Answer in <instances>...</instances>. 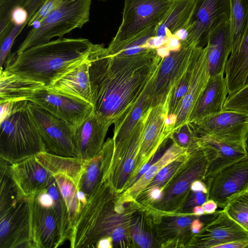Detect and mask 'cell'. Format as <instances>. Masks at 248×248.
Returning <instances> with one entry per match:
<instances>
[{
    "label": "cell",
    "mask_w": 248,
    "mask_h": 248,
    "mask_svg": "<svg viewBox=\"0 0 248 248\" xmlns=\"http://www.w3.org/2000/svg\"><path fill=\"white\" fill-rule=\"evenodd\" d=\"M0 158L13 164L48 151L26 100L14 101L0 118Z\"/></svg>",
    "instance_id": "3"
},
{
    "label": "cell",
    "mask_w": 248,
    "mask_h": 248,
    "mask_svg": "<svg viewBox=\"0 0 248 248\" xmlns=\"http://www.w3.org/2000/svg\"><path fill=\"white\" fill-rule=\"evenodd\" d=\"M93 45L86 38H59L12 53L5 69L48 87L85 59Z\"/></svg>",
    "instance_id": "2"
},
{
    "label": "cell",
    "mask_w": 248,
    "mask_h": 248,
    "mask_svg": "<svg viewBox=\"0 0 248 248\" xmlns=\"http://www.w3.org/2000/svg\"><path fill=\"white\" fill-rule=\"evenodd\" d=\"M28 108L47 151L61 156H78L74 142V127L29 101Z\"/></svg>",
    "instance_id": "10"
},
{
    "label": "cell",
    "mask_w": 248,
    "mask_h": 248,
    "mask_svg": "<svg viewBox=\"0 0 248 248\" xmlns=\"http://www.w3.org/2000/svg\"><path fill=\"white\" fill-rule=\"evenodd\" d=\"M0 248H32L27 197L0 212Z\"/></svg>",
    "instance_id": "16"
},
{
    "label": "cell",
    "mask_w": 248,
    "mask_h": 248,
    "mask_svg": "<svg viewBox=\"0 0 248 248\" xmlns=\"http://www.w3.org/2000/svg\"><path fill=\"white\" fill-rule=\"evenodd\" d=\"M225 213L248 232V190L241 193L223 208Z\"/></svg>",
    "instance_id": "41"
},
{
    "label": "cell",
    "mask_w": 248,
    "mask_h": 248,
    "mask_svg": "<svg viewBox=\"0 0 248 248\" xmlns=\"http://www.w3.org/2000/svg\"><path fill=\"white\" fill-rule=\"evenodd\" d=\"M207 166L205 155L199 147L191 152L186 165L164 189L161 199L146 207L161 213L178 212L191 193L192 183L204 181Z\"/></svg>",
    "instance_id": "5"
},
{
    "label": "cell",
    "mask_w": 248,
    "mask_h": 248,
    "mask_svg": "<svg viewBox=\"0 0 248 248\" xmlns=\"http://www.w3.org/2000/svg\"><path fill=\"white\" fill-rule=\"evenodd\" d=\"M190 190L193 192H202L208 194V187L206 183L202 180H196L194 181L190 186Z\"/></svg>",
    "instance_id": "46"
},
{
    "label": "cell",
    "mask_w": 248,
    "mask_h": 248,
    "mask_svg": "<svg viewBox=\"0 0 248 248\" xmlns=\"http://www.w3.org/2000/svg\"><path fill=\"white\" fill-rule=\"evenodd\" d=\"M171 95L170 90L165 100L151 108L144 125L135 169L125 189L142 167L150 160L164 142L172 136V134L166 131L165 126Z\"/></svg>",
    "instance_id": "17"
},
{
    "label": "cell",
    "mask_w": 248,
    "mask_h": 248,
    "mask_svg": "<svg viewBox=\"0 0 248 248\" xmlns=\"http://www.w3.org/2000/svg\"><path fill=\"white\" fill-rule=\"evenodd\" d=\"M196 46H182L164 58L157 71L145 89L152 107L165 100L170 91L187 68Z\"/></svg>",
    "instance_id": "11"
},
{
    "label": "cell",
    "mask_w": 248,
    "mask_h": 248,
    "mask_svg": "<svg viewBox=\"0 0 248 248\" xmlns=\"http://www.w3.org/2000/svg\"><path fill=\"white\" fill-rule=\"evenodd\" d=\"M98 0L102 1H106L107 0Z\"/></svg>",
    "instance_id": "53"
},
{
    "label": "cell",
    "mask_w": 248,
    "mask_h": 248,
    "mask_svg": "<svg viewBox=\"0 0 248 248\" xmlns=\"http://www.w3.org/2000/svg\"><path fill=\"white\" fill-rule=\"evenodd\" d=\"M196 47L194 49L191 59L187 68L172 88L169 114H177L180 103L188 90L192 75Z\"/></svg>",
    "instance_id": "39"
},
{
    "label": "cell",
    "mask_w": 248,
    "mask_h": 248,
    "mask_svg": "<svg viewBox=\"0 0 248 248\" xmlns=\"http://www.w3.org/2000/svg\"><path fill=\"white\" fill-rule=\"evenodd\" d=\"M206 200L207 194L202 192L191 191L186 201L178 212L191 213L194 206L202 205Z\"/></svg>",
    "instance_id": "44"
},
{
    "label": "cell",
    "mask_w": 248,
    "mask_h": 248,
    "mask_svg": "<svg viewBox=\"0 0 248 248\" xmlns=\"http://www.w3.org/2000/svg\"><path fill=\"white\" fill-rule=\"evenodd\" d=\"M196 0H172L161 21L157 25L155 35L167 41L180 30H186L193 15Z\"/></svg>",
    "instance_id": "29"
},
{
    "label": "cell",
    "mask_w": 248,
    "mask_h": 248,
    "mask_svg": "<svg viewBox=\"0 0 248 248\" xmlns=\"http://www.w3.org/2000/svg\"><path fill=\"white\" fill-rule=\"evenodd\" d=\"M37 160L52 174H61L73 179L77 186L79 182L84 161L78 156L67 157L42 152L35 156Z\"/></svg>",
    "instance_id": "32"
},
{
    "label": "cell",
    "mask_w": 248,
    "mask_h": 248,
    "mask_svg": "<svg viewBox=\"0 0 248 248\" xmlns=\"http://www.w3.org/2000/svg\"><path fill=\"white\" fill-rule=\"evenodd\" d=\"M27 100L48 111L74 128L93 111L92 103L50 91L46 87L36 91Z\"/></svg>",
    "instance_id": "13"
},
{
    "label": "cell",
    "mask_w": 248,
    "mask_h": 248,
    "mask_svg": "<svg viewBox=\"0 0 248 248\" xmlns=\"http://www.w3.org/2000/svg\"><path fill=\"white\" fill-rule=\"evenodd\" d=\"M190 153L188 152L183 155L162 168L144 190L155 186L160 187L164 190L186 165L189 158Z\"/></svg>",
    "instance_id": "40"
},
{
    "label": "cell",
    "mask_w": 248,
    "mask_h": 248,
    "mask_svg": "<svg viewBox=\"0 0 248 248\" xmlns=\"http://www.w3.org/2000/svg\"><path fill=\"white\" fill-rule=\"evenodd\" d=\"M230 0L232 53L238 47L248 26V0Z\"/></svg>",
    "instance_id": "38"
},
{
    "label": "cell",
    "mask_w": 248,
    "mask_h": 248,
    "mask_svg": "<svg viewBox=\"0 0 248 248\" xmlns=\"http://www.w3.org/2000/svg\"><path fill=\"white\" fill-rule=\"evenodd\" d=\"M151 108L144 113L122 147L117 151L113 152L107 181L118 194H121L125 190L132 175L140 146L144 125Z\"/></svg>",
    "instance_id": "12"
},
{
    "label": "cell",
    "mask_w": 248,
    "mask_h": 248,
    "mask_svg": "<svg viewBox=\"0 0 248 248\" xmlns=\"http://www.w3.org/2000/svg\"><path fill=\"white\" fill-rule=\"evenodd\" d=\"M156 52L157 56L159 57L165 58L170 55L171 51L165 44L156 48Z\"/></svg>",
    "instance_id": "50"
},
{
    "label": "cell",
    "mask_w": 248,
    "mask_h": 248,
    "mask_svg": "<svg viewBox=\"0 0 248 248\" xmlns=\"http://www.w3.org/2000/svg\"><path fill=\"white\" fill-rule=\"evenodd\" d=\"M46 0H0V42L14 26L10 21L13 11L19 6H25L31 19L38 12ZM31 20V19H30Z\"/></svg>",
    "instance_id": "36"
},
{
    "label": "cell",
    "mask_w": 248,
    "mask_h": 248,
    "mask_svg": "<svg viewBox=\"0 0 248 248\" xmlns=\"http://www.w3.org/2000/svg\"><path fill=\"white\" fill-rule=\"evenodd\" d=\"M199 146L206 157L208 166L204 182L223 168L248 155L245 147L216 140L207 136L199 137Z\"/></svg>",
    "instance_id": "23"
},
{
    "label": "cell",
    "mask_w": 248,
    "mask_h": 248,
    "mask_svg": "<svg viewBox=\"0 0 248 248\" xmlns=\"http://www.w3.org/2000/svg\"><path fill=\"white\" fill-rule=\"evenodd\" d=\"M131 237L135 245L142 248L157 247L153 234V226L145 208L137 210L133 215L129 229Z\"/></svg>",
    "instance_id": "34"
},
{
    "label": "cell",
    "mask_w": 248,
    "mask_h": 248,
    "mask_svg": "<svg viewBox=\"0 0 248 248\" xmlns=\"http://www.w3.org/2000/svg\"><path fill=\"white\" fill-rule=\"evenodd\" d=\"M225 74L228 95L233 94L246 84L248 78V26L238 47L228 58Z\"/></svg>",
    "instance_id": "28"
},
{
    "label": "cell",
    "mask_w": 248,
    "mask_h": 248,
    "mask_svg": "<svg viewBox=\"0 0 248 248\" xmlns=\"http://www.w3.org/2000/svg\"><path fill=\"white\" fill-rule=\"evenodd\" d=\"M11 175L26 197L34 196L55 181L51 172L31 156L10 165Z\"/></svg>",
    "instance_id": "21"
},
{
    "label": "cell",
    "mask_w": 248,
    "mask_h": 248,
    "mask_svg": "<svg viewBox=\"0 0 248 248\" xmlns=\"http://www.w3.org/2000/svg\"><path fill=\"white\" fill-rule=\"evenodd\" d=\"M205 47L210 77L225 74L229 55L232 52L231 21L222 24L210 33Z\"/></svg>",
    "instance_id": "25"
},
{
    "label": "cell",
    "mask_w": 248,
    "mask_h": 248,
    "mask_svg": "<svg viewBox=\"0 0 248 248\" xmlns=\"http://www.w3.org/2000/svg\"><path fill=\"white\" fill-rule=\"evenodd\" d=\"M92 0H64L37 26L28 33L19 46L18 55L31 46L47 42L55 37H63L89 21Z\"/></svg>",
    "instance_id": "4"
},
{
    "label": "cell",
    "mask_w": 248,
    "mask_h": 248,
    "mask_svg": "<svg viewBox=\"0 0 248 248\" xmlns=\"http://www.w3.org/2000/svg\"><path fill=\"white\" fill-rule=\"evenodd\" d=\"M27 198L30 210L32 248L60 247V233L53 206L46 207L40 204L34 196Z\"/></svg>",
    "instance_id": "19"
},
{
    "label": "cell",
    "mask_w": 248,
    "mask_h": 248,
    "mask_svg": "<svg viewBox=\"0 0 248 248\" xmlns=\"http://www.w3.org/2000/svg\"><path fill=\"white\" fill-rule=\"evenodd\" d=\"M64 0H46L38 12L32 16L28 23L31 27L39 24L50 13L59 6Z\"/></svg>",
    "instance_id": "43"
},
{
    "label": "cell",
    "mask_w": 248,
    "mask_h": 248,
    "mask_svg": "<svg viewBox=\"0 0 248 248\" xmlns=\"http://www.w3.org/2000/svg\"><path fill=\"white\" fill-rule=\"evenodd\" d=\"M113 151V139L108 138L95 156L84 161L78 187V190L86 194L87 199L96 191L103 182L107 180Z\"/></svg>",
    "instance_id": "24"
},
{
    "label": "cell",
    "mask_w": 248,
    "mask_h": 248,
    "mask_svg": "<svg viewBox=\"0 0 248 248\" xmlns=\"http://www.w3.org/2000/svg\"><path fill=\"white\" fill-rule=\"evenodd\" d=\"M163 59L156 49L121 56L94 44L87 61L92 104L98 119L110 125L132 110Z\"/></svg>",
    "instance_id": "1"
},
{
    "label": "cell",
    "mask_w": 248,
    "mask_h": 248,
    "mask_svg": "<svg viewBox=\"0 0 248 248\" xmlns=\"http://www.w3.org/2000/svg\"><path fill=\"white\" fill-rule=\"evenodd\" d=\"M188 152L187 149L181 147L173 140L162 156L152 165L131 186L120 194V196L126 201L135 202L162 168Z\"/></svg>",
    "instance_id": "31"
},
{
    "label": "cell",
    "mask_w": 248,
    "mask_h": 248,
    "mask_svg": "<svg viewBox=\"0 0 248 248\" xmlns=\"http://www.w3.org/2000/svg\"><path fill=\"white\" fill-rule=\"evenodd\" d=\"M157 244L160 247H187L194 234L192 221L198 216L192 213H161L148 208Z\"/></svg>",
    "instance_id": "14"
},
{
    "label": "cell",
    "mask_w": 248,
    "mask_h": 248,
    "mask_svg": "<svg viewBox=\"0 0 248 248\" xmlns=\"http://www.w3.org/2000/svg\"><path fill=\"white\" fill-rule=\"evenodd\" d=\"M42 83L8 71L0 70V103L26 100L39 90Z\"/></svg>",
    "instance_id": "30"
},
{
    "label": "cell",
    "mask_w": 248,
    "mask_h": 248,
    "mask_svg": "<svg viewBox=\"0 0 248 248\" xmlns=\"http://www.w3.org/2000/svg\"><path fill=\"white\" fill-rule=\"evenodd\" d=\"M198 137L207 136L217 141L245 146L248 131V114L223 110L188 123Z\"/></svg>",
    "instance_id": "8"
},
{
    "label": "cell",
    "mask_w": 248,
    "mask_h": 248,
    "mask_svg": "<svg viewBox=\"0 0 248 248\" xmlns=\"http://www.w3.org/2000/svg\"><path fill=\"white\" fill-rule=\"evenodd\" d=\"M46 88L92 104L87 57Z\"/></svg>",
    "instance_id": "26"
},
{
    "label": "cell",
    "mask_w": 248,
    "mask_h": 248,
    "mask_svg": "<svg viewBox=\"0 0 248 248\" xmlns=\"http://www.w3.org/2000/svg\"><path fill=\"white\" fill-rule=\"evenodd\" d=\"M230 0H196L194 11L186 29L187 37L182 46L205 47L210 33L231 21Z\"/></svg>",
    "instance_id": "9"
},
{
    "label": "cell",
    "mask_w": 248,
    "mask_h": 248,
    "mask_svg": "<svg viewBox=\"0 0 248 248\" xmlns=\"http://www.w3.org/2000/svg\"><path fill=\"white\" fill-rule=\"evenodd\" d=\"M207 200L224 208L237 196L248 190V155L218 171L206 183Z\"/></svg>",
    "instance_id": "15"
},
{
    "label": "cell",
    "mask_w": 248,
    "mask_h": 248,
    "mask_svg": "<svg viewBox=\"0 0 248 248\" xmlns=\"http://www.w3.org/2000/svg\"><path fill=\"white\" fill-rule=\"evenodd\" d=\"M207 63L205 47L197 46L191 79L177 111V119L173 132L188 123L208 83L210 75Z\"/></svg>",
    "instance_id": "20"
},
{
    "label": "cell",
    "mask_w": 248,
    "mask_h": 248,
    "mask_svg": "<svg viewBox=\"0 0 248 248\" xmlns=\"http://www.w3.org/2000/svg\"><path fill=\"white\" fill-rule=\"evenodd\" d=\"M224 74L210 77L188 123L223 110L228 93Z\"/></svg>",
    "instance_id": "27"
},
{
    "label": "cell",
    "mask_w": 248,
    "mask_h": 248,
    "mask_svg": "<svg viewBox=\"0 0 248 248\" xmlns=\"http://www.w3.org/2000/svg\"><path fill=\"white\" fill-rule=\"evenodd\" d=\"M165 45L170 51H179L182 47L181 41L175 36L169 38Z\"/></svg>",
    "instance_id": "47"
},
{
    "label": "cell",
    "mask_w": 248,
    "mask_h": 248,
    "mask_svg": "<svg viewBox=\"0 0 248 248\" xmlns=\"http://www.w3.org/2000/svg\"><path fill=\"white\" fill-rule=\"evenodd\" d=\"M172 0H124L122 19L117 31L109 43L125 41L162 20Z\"/></svg>",
    "instance_id": "6"
},
{
    "label": "cell",
    "mask_w": 248,
    "mask_h": 248,
    "mask_svg": "<svg viewBox=\"0 0 248 248\" xmlns=\"http://www.w3.org/2000/svg\"><path fill=\"white\" fill-rule=\"evenodd\" d=\"M240 240H248V232L222 210L216 211L202 229L193 235L187 247L216 248L218 245Z\"/></svg>",
    "instance_id": "18"
},
{
    "label": "cell",
    "mask_w": 248,
    "mask_h": 248,
    "mask_svg": "<svg viewBox=\"0 0 248 248\" xmlns=\"http://www.w3.org/2000/svg\"><path fill=\"white\" fill-rule=\"evenodd\" d=\"M53 175L67 206L73 230L83 208L78 197V189L77 184L73 179L66 175L61 174Z\"/></svg>",
    "instance_id": "35"
},
{
    "label": "cell",
    "mask_w": 248,
    "mask_h": 248,
    "mask_svg": "<svg viewBox=\"0 0 248 248\" xmlns=\"http://www.w3.org/2000/svg\"><path fill=\"white\" fill-rule=\"evenodd\" d=\"M246 84H248V79H247V81Z\"/></svg>",
    "instance_id": "54"
},
{
    "label": "cell",
    "mask_w": 248,
    "mask_h": 248,
    "mask_svg": "<svg viewBox=\"0 0 248 248\" xmlns=\"http://www.w3.org/2000/svg\"><path fill=\"white\" fill-rule=\"evenodd\" d=\"M151 107L145 90L135 106L123 118L114 124V151L119 150L130 136L144 113Z\"/></svg>",
    "instance_id": "33"
},
{
    "label": "cell",
    "mask_w": 248,
    "mask_h": 248,
    "mask_svg": "<svg viewBox=\"0 0 248 248\" xmlns=\"http://www.w3.org/2000/svg\"><path fill=\"white\" fill-rule=\"evenodd\" d=\"M95 247L97 248H112L113 247L112 237L108 236L101 238L96 243Z\"/></svg>",
    "instance_id": "49"
},
{
    "label": "cell",
    "mask_w": 248,
    "mask_h": 248,
    "mask_svg": "<svg viewBox=\"0 0 248 248\" xmlns=\"http://www.w3.org/2000/svg\"><path fill=\"white\" fill-rule=\"evenodd\" d=\"M171 138L180 146L187 149L190 153L199 147V137L188 123L174 131Z\"/></svg>",
    "instance_id": "42"
},
{
    "label": "cell",
    "mask_w": 248,
    "mask_h": 248,
    "mask_svg": "<svg viewBox=\"0 0 248 248\" xmlns=\"http://www.w3.org/2000/svg\"><path fill=\"white\" fill-rule=\"evenodd\" d=\"M46 189L53 200V207L57 218L61 246L66 240L69 241L73 231L67 207L56 181Z\"/></svg>",
    "instance_id": "37"
},
{
    "label": "cell",
    "mask_w": 248,
    "mask_h": 248,
    "mask_svg": "<svg viewBox=\"0 0 248 248\" xmlns=\"http://www.w3.org/2000/svg\"><path fill=\"white\" fill-rule=\"evenodd\" d=\"M110 125L98 119L94 111L75 127L74 142L78 156L83 161L95 156L101 150Z\"/></svg>",
    "instance_id": "22"
},
{
    "label": "cell",
    "mask_w": 248,
    "mask_h": 248,
    "mask_svg": "<svg viewBox=\"0 0 248 248\" xmlns=\"http://www.w3.org/2000/svg\"><path fill=\"white\" fill-rule=\"evenodd\" d=\"M191 213L193 215L198 217L205 214L202 205H197L194 206L192 209Z\"/></svg>",
    "instance_id": "51"
},
{
    "label": "cell",
    "mask_w": 248,
    "mask_h": 248,
    "mask_svg": "<svg viewBox=\"0 0 248 248\" xmlns=\"http://www.w3.org/2000/svg\"><path fill=\"white\" fill-rule=\"evenodd\" d=\"M244 144L245 148L248 153V131L246 133L244 140Z\"/></svg>",
    "instance_id": "52"
},
{
    "label": "cell",
    "mask_w": 248,
    "mask_h": 248,
    "mask_svg": "<svg viewBox=\"0 0 248 248\" xmlns=\"http://www.w3.org/2000/svg\"><path fill=\"white\" fill-rule=\"evenodd\" d=\"M216 248H248V240H235L216 247Z\"/></svg>",
    "instance_id": "45"
},
{
    "label": "cell",
    "mask_w": 248,
    "mask_h": 248,
    "mask_svg": "<svg viewBox=\"0 0 248 248\" xmlns=\"http://www.w3.org/2000/svg\"><path fill=\"white\" fill-rule=\"evenodd\" d=\"M205 214H212L217 211V203L213 200H206L202 205Z\"/></svg>",
    "instance_id": "48"
},
{
    "label": "cell",
    "mask_w": 248,
    "mask_h": 248,
    "mask_svg": "<svg viewBox=\"0 0 248 248\" xmlns=\"http://www.w3.org/2000/svg\"><path fill=\"white\" fill-rule=\"evenodd\" d=\"M119 195L107 180L102 183L88 199L73 228L69 240L71 248L93 247V237L106 209Z\"/></svg>",
    "instance_id": "7"
}]
</instances>
